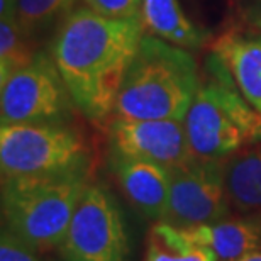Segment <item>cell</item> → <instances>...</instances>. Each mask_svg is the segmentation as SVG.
Listing matches in <instances>:
<instances>
[{
	"label": "cell",
	"instance_id": "cell-1",
	"mask_svg": "<svg viewBox=\"0 0 261 261\" xmlns=\"http://www.w3.org/2000/svg\"><path fill=\"white\" fill-rule=\"evenodd\" d=\"M146 33L141 17L111 19L85 5L56 28L51 55L76 109L92 122L114 116L122 80Z\"/></svg>",
	"mask_w": 261,
	"mask_h": 261
},
{
	"label": "cell",
	"instance_id": "cell-2",
	"mask_svg": "<svg viewBox=\"0 0 261 261\" xmlns=\"http://www.w3.org/2000/svg\"><path fill=\"white\" fill-rule=\"evenodd\" d=\"M200 87L190 49L144 33L119 90L114 117L184 121Z\"/></svg>",
	"mask_w": 261,
	"mask_h": 261
},
{
	"label": "cell",
	"instance_id": "cell-3",
	"mask_svg": "<svg viewBox=\"0 0 261 261\" xmlns=\"http://www.w3.org/2000/svg\"><path fill=\"white\" fill-rule=\"evenodd\" d=\"M195 158L224 161L261 143V114L249 103L216 51L205 58L203 78L184 119Z\"/></svg>",
	"mask_w": 261,
	"mask_h": 261
},
{
	"label": "cell",
	"instance_id": "cell-4",
	"mask_svg": "<svg viewBox=\"0 0 261 261\" xmlns=\"http://www.w3.org/2000/svg\"><path fill=\"white\" fill-rule=\"evenodd\" d=\"M88 171L2 178V222L36 251L60 248Z\"/></svg>",
	"mask_w": 261,
	"mask_h": 261
},
{
	"label": "cell",
	"instance_id": "cell-5",
	"mask_svg": "<svg viewBox=\"0 0 261 261\" xmlns=\"http://www.w3.org/2000/svg\"><path fill=\"white\" fill-rule=\"evenodd\" d=\"M90 146L70 122L2 124V178L88 171Z\"/></svg>",
	"mask_w": 261,
	"mask_h": 261
},
{
	"label": "cell",
	"instance_id": "cell-6",
	"mask_svg": "<svg viewBox=\"0 0 261 261\" xmlns=\"http://www.w3.org/2000/svg\"><path fill=\"white\" fill-rule=\"evenodd\" d=\"M2 85V124L70 122L78 111L51 49H36Z\"/></svg>",
	"mask_w": 261,
	"mask_h": 261
},
{
	"label": "cell",
	"instance_id": "cell-7",
	"mask_svg": "<svg viewBox=\"0 0 261 261\" xmlns=\"http://www.w3.org/2000/svg\"><path fill=\"white\" fill-rule=\"evenodd\" d=\"M58 249L65 261H129L122 212L106 187H85Z\"/></svg>",
	"mask_w": 261,
	"mask_h": 261
},
{
	"label": "cell",
	"instance_id": "cell-8",
	"mask_svg": "<svg viewBox=\"0 0 261 261\" xmlns=\"http://www.w3.org/2000/svg\"><path fill=\"white\" fill-rule=\"evenodd\" d=\"M170 197L161 222L187 227L224 221L231 214L224 161L192 158L170 168Z\"/></svg>",
	"mask_w": 261,
	"mask_h": 261
},
{
	"label": "cell",
	"instance_id": "cell-9",
	"mask_svg": "<svg viewBox=\"0 0 261 261\" xmlns=\"http://www.w3.org/2000/svg\"><path fill=\"white\" fill-rule=\"evenodd\" d=\"M109 153L149 161L165 168L194 158L184 121H141L114 117L109 124Z\"/></svg>",
	"mask_w": 261,
	"mask_h": 261
},
{
	"label": "cell",
	"instance_id": "cell-10",
	"mask_svg": "<svg viewBox=\"0 0 261 261\" xmlns=\"http://www.w3.org/2000/svg\"><path fill=\"white\" fill-rule=\"evenodd\" d=\"M109 165L130 203L151 221H163L170 197L168 168L111 153Z\"/></svg>",
	"mask_w": 261,
	"mask_h": 261
},
{
	"label": "cell",
	"instance_id": "cell-11",
	"mask_svg": "<svg viewBox=\"0 0 261 261\" xmlns=\"http://www.w3.org/2000/svg\"><path fill=\"white\" fill-rule=\"evenodd\" d=\"M178 231L197 248L212 251L219 261H236L261 246V226L251 221L224 219L178 227Z\"/></svg>",
	"mask_w": 261,
	"mask_h": 261
},
{
	"label": "cell",
	"instance_id": "cell-12",
	"mask_svg": "<svg viewBox=\"0 0 261 261\" xmlns=\"http://www.w3.org/2000/svg\"><path fill=\"white\" fill-rule=\"evenodd\" d=\"M221 56L244 98L261 114V34L227 33L212 46Z\"/></svg>",
	"mask_w": 261,
	"mask_h": 261
},
{
	"label": "cell",
	"instance_id": "cell-13",
	"mask_svg": "<svg viewBox=\"0 0 261 261\" xmlns=\"http://www.w3.org/2000/svg\"><path fill=\"white\" fill-rule=\"evenodd\" d=\"M141 20L146 33L185 49H200L207 33L187 17L178 0H143Z\"/></svg>",
	"mask_w": 261,
	"mask_h": 261
},
{
	"label": "cell",
	"instance_id": "cell-14",
	"mask_svg": "<svg viewBox=\"0 0 261 261\" xmlns=\"http://www.w3.org/2000/svg\"><path fill=\"white\" fill-rule=\"evenodd\" d=\"M224 181L236 211H261V144L246 146L224 160Z\"/></svg>",
	"mask_w": 261,
	"mask_h": 261
},
{
	"label": "cell",
	"instance_id": "cell-15",
	"mask_svg": "<svg viewBox=\"0 0 261 261\" xmlns=\"http://www.w3.org/2000/svg\"><path fill=\"white\" fill-rule=\"evenodd\" d=\"M76 0H17V22L29 43L53 29L73 10Z\"/></svg>",
	"mask_w": 261,
	"mask_h": 261
},
{
	"label": "cell",
	"instance_id": "cell-16",
	"mask_svg": "<svg viewBox=\"0 0 261 261\" xmlns=\"http://www.w3.org/2000/svg\"><path fill=\"white\" fill-rule=\"evenodd\" d=\"M83 5L103 17L133 19L141 17L143 0H83Z\"/></svg>",
	"mask_w": 261,
	"mask_h": 261
},
{
	"label": "cell",
	"instance_id": "cell-17",
	"mask_svg": "<svg viewBox=\"0 0 261 261\" xmlns=\"http://www.w3.org/2000/svg\"><path fill=\"white\" fill-rule=\"evenodd\" d=\"M0 261H43L39 251L15 236L7 227H2L0 236Z\"/></svg>",
	"mask_w": 261,
	"mask_h": 261
},
{
	"label": "cell",
	"instance_id": "cell-18",
	"mask_svg": "<svg viewBox=\"0 0 261 261\" xmlns=\"http://www.w3.org/2000/svg\"><path fill=\"white\" fill-rule=\"evenodd\" d=\"M146 261H219V258L205 248H197L194 251L187 253L170 251V249L161 246L158 241L151 239Z\"/></svg>",
	"mask_w": 261,
	"mask_h": 261
},
{
	"label": "cell",
	"instance_id": "cell-19",
	"mask_svg": "<svg viewBox=\"0 0 261 261\" xmlns=\"http://www.w3.org/2000/svg\"><path fill=\"white\" fill-rule=\"evenodd\" d=\"M246 20L254 29L261 31V0H256V2L246 10Z\"/></svg>",
	"mask_w": 261,
	"mask_h": 261
},
{
	"label": "cell",
	"instance_id": "cell-20",
	"mask_svg": "<svg viewBox=\"0 0 261 261\" xmlns=\"http://www.w3.org/2000/svg\"><path fill=\"white\" fill-rule=\"evenodd\" d=\"M236 261H261V253L253 251V253H249V254H246V256L239 258Z\"/></svg>",
	"mask_w": 261,
	"mask_h": 261
}]
</instances>
